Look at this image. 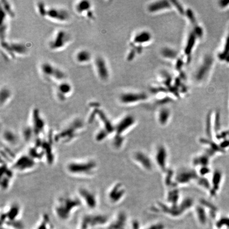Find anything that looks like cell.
<instances>
[{"label":"cell","instance_id":"e575fe53","mask_svg":"<svg viewBox=\"0 0 229 229\" xmlns=\"http://www.w3.org/2000/svg\"><path fill=\"white\" fill-rule=\"evenodd\" d=\"M228 31H229V29H228Z\"/></svg>","mask_w":229,"mask_h":229},{"label":"cell","instance_id":"7402d4cb","mask_svg":"<svg viewBox=\"0 0 229 229\" xmlns=\"http://www.w3.org/2000/svg\"><path fill=\"white\" fill-rule=\"evenodd\" d=\"M31 229H55L48 214L44 213L40 217L35 226Z\"/></svg>","mask_w":229,"mask_h":229},{"label":"cell","instance_id":"d6a6232c","mask_svg":"<svg viewBox=\"0 0 229 229\" xmlns=\"http://www.w3.org/2000/svg\"><path fill=\"white\" fill-rule=\"evenodd\" d=\"M147 229H163V226L162 224H156L150 226Z\"/></svg>","mask_w":229,"mask_h":229},{"label":"cell","instance_id":"f546056e","mask_svg":"<svg viewBox=\"0 0 229 229\" xmlns=\"http://www.w3.org/2000/svg\"><path fill=\"white\" fill-rule=\"evenodd\" d=\"M37 8L40 15L45 17L47 9L46 8L45 4L43 2H39L37 4Z\"/></svg>","mask_w":229,"mask_h":229},{"label":"cell","instance_id":"4fadbf2b","mask_svg":"<svg viewBox=\"0 0 229 229\" xmlns=\"http://www.w3.org/2000/svg\"><path fill=\"white\" fill-rule=\"evenodd\" d=\"M70 35L66 31L60 30L49 42V48L52 50L62 49L68 44L70 41Z\"/></svg>","mask_w":229,"mask_h":229},{"label":"cell","instance_id":"603a6c76","mask_svg":"<svg viewBox=\"0 0 229 229\" xmlns=\"http://www.w3.org/2000/svg\"><path fill=\"white\" fill-rule=\"evenodd\" d=\"M213 64V59L210 56H208L205 59L203 64L200 67L197 77L199 79H202L210 73Z\"/></svg>","mask_w":229,"mask_h":229},{"label":"cell","instance_id":"83f0119b","mask_svg":"<svg viewBox=\"0 0 229 229\" xmlns=\"http://www.w3.org/2000/svg\"><path fill=\"white\" fill-rule=\"evenodd\" d=\"M1 8L6 13L7 15L13 18L15 16V13L13 11L11 4L6 0L1 1Z\"/></svg>","mask_w":229,"mask_h":229},{"label":"cell","instance_id":"2e32d148","mask_svg":"<svg viewBox=\"0 0 229 229\" xmlns=\"http://www.w3.org/2000/svg\"><path fill=\"white\" fill-rule=\"evenodd\" d=\"M95 66L98 77L103 81L108 80L109 77V72L107 63L102 57L98 56L95 58Z\"/></svg>","mask_w":229,"mask_h":229},{"label":"cell","instance_id":"d6986e66","mask_svg":"<svg viewBox=\"0 0 229 229\" xmlns=\"http://www.w3.org/2000/svg\"><path fill=\"white\" fill-rule=\"evenodd\" d=\"M91 2L87 0L80 1L75 4V9L76 12L79 15H85L88 18L93 19L94 13L91 10Z\"/></svg>","mask_w":229,"mask_h":229},{"label":"cell","instance_id":"5bb4252c","mask_svg":"<svg viewBox=\"0 0 229 229\" xmlns=\"http://www.w3.org/2000/svg\"><path fill=\"white\" fill-rule=\"evenodd\" d=\"M46 17L57 21H67L70 19V14L66 10L57 8L47 9Z\"/></svg>","mask_w":229,"mask_h":229},{"label":"cell","instance_id":"30bf717a","mask_svg":"<svg viewBox=\"0 0 229 229\" xmlns=\"http://www.w3.org/2000/svg\"><path fill=\"white\" fill-rule=\"evenodd\" d=\"M126 195V190L122 183L113 184L107 190L106 197L108 203L111 205L119 204L122 201Z\"/></svg>","mask_w":229,"mask_h":229},{"label":"cell","instance_id":"ba28073f","mask_svg":"<svg viewBox=\"0 0 229 229\" xmlns=\"http://www.w3.org/2000/svg\"><path fill=\"white\" fill-rule=\"evenodd\" d=\"M83 205L89 211H97L99 205L98 192L90 187L81 185L78 187L75 192Z\"/></svg>","mask_w":229,"mask_h":229},{"label":"cell","instance_id":"3957f363","mask_svg":"<svg viewBox=\"0 0 229 229\" xmlns=\"http://www.w3.org/2000/svg\"><path fill=\"white\" fill-rule=\"evenodd\" d=\"M83 205L75 193H64L54 199L52 205L53 213L57 220L67 222L81 209Z\"/></svg>","mask_w":229,"mask_h":229},{"label":"cell","instance_id":"836d02e7","mask_svg":"<svg viewBox=\"0 0 229 229\" xmlns=\"http://www.w3.org/2000/svg\"><path fill=\"white\" fill-rule=\"evenodd\" d=\"M1 229H4V228H1Z\"/></svg>","mask_w":229,"mask_h":229},{"label":"cell","instance_id":"9a60e30c","mask_svg":"<svg viewBox=\"0 0 229 229\" xmlns=\"http://www.w3.org/2000/svg\"><path fill=\"white\" fill-rule=\"evenodd\" d=\"M133 158L135 162H136L141 168L147 171L152 170L153 167V160L150 159L145 153L141 151L136 152L133 154Z\"/></svg>","mask_w":229,"mask_h":229},{"label":"cell","instance_id":"e0dca14e","mask_svg":"<svg viewBox=\"0 0 229 229\" xmlns=\"http://www.w3.org/2000/svg\"><path fill=\"white\" fill-rule=\"evenodd\" d=\"M153 160L161 170H165L168 160V152L165 147L161 145L156 148Z\"/></svg>","mask_w":229,"mask_h":229},{"label":"cell","instance_id":"6da1fadb","mask_svg":"<svg viewBox=\"0 0 229 229\" xmlns=\"http://www.w3.org/2000/svg\"><path fill=\"white\" fill-rule=\"evenodd\" d=\"M98 160L93 157L74 158L65 163V172L71 177L79 179H90L98 174Z\"/></svg>","mask_w":229,"mask_h":229},{"label":"cell","instance_id":"d4e9b609","mask_svg":"<svg viewBox=\"0 0 229 229\" xmlns=\"http://www.w3.org/2000/svg\"><path fill=\"white\" fill-rule=\"evenodd\" d=\"M92 55L89 51L82 49L80 51L75 55V60L79 64H86L91 60Z\"/></svg>","mask_w":229,"mask_h":229},{"label":"cell","instance_id":"7a4b0ae2","mask_svg":"<svg viewBox=\"0 0 229 229\" xmlns=\"http://www.w3.org/2000/svg\"><path fill=\"white\" fill-rule=\"evenodd\" d=\"M86 123L80 117H75L55 131H52V137L55 144L68 145L75 142L84 135Z\"/></svg>","mask_w":229,"mask_h":229},{"label":"cell","instance_id":"ac0fdd59","mask_svg":"<svg viewBox=\"0 0 229 229\" xmlns=\"http://www.w3.org/2000/svg\"><path fill=\"white\" fill-rule=\"evenodd\" d=\"M1 139L6 145L10 147H15L18 145L20 139H21L20 134L11 129H6L1 134Z\"/></svg>","mask_w":229,"mask_h":229},{"label":"cell","instance_id":"9c48e42d","mask_svg":"<svg viewBox=\"0 0 229 229\" xmlns=\"http://www.w3.org/2000/svg\"><path fill=\"white\" fill-rule=\"evenodd\" d=\"M1 189L2 192H6L8 191L12 186L16 173L9 162L4 159L1 160Z\"/></svg>","mask_w":229,"mask_h":229},{"label":"cell","instance_id":"7c38bea8","mask_svg":"<svg viewBox=\"0 0 229 229\" xmlns=\"http://www.w3.org/2000/svg\"><path fill=\"white\" fill-rule=\"evenodd\" d=\"M1 46L12 58L15 57V55H26L28 51L27 46L21 43H8L5 40L1 41Z\"/></svg>","mask_w":229,"mask_h":229},{"label":"cell","instance_id":"4dcf8cb0","mask_svg":"<svg viewBox=\"0 0 229 229\" xmlns=\"http://www.w3.org/2000/svg\"><path fill=\"white\" fill-rule=\"evenodd\" d=\"M149 38H150V36L147 33H143V34H141V35L138 36V37H136V41H140V42H142V41H146V40H149Z\"/></svg>","mask_w":229,"mask_h":229},{"label":"cell","instance_id":"44dd1931","mask_svg":"<svg viewBox=\"0 0 229 229\" xmlns=\"http://www.w3.org/2000/svg\"><path fill=\"white\" fill-rule=\"evenodd\" d=\"M72 91V86L69 83L62 81L59 83L57 88V97L61 101H64L66 99V95Z\"/></svg>","mask_w":229,"mask_h":229},{"label":"cell","instance_id":"8fae6325","mask_svg":"<svg viewBox=\"0 0 229 229\" xmlns=\"http://www.w3.org/2000/svg\"><path fill=\"white\" fill-rule=\"evenodd\" d=\"M40 70L44 76L58 81H64L66 75L64 71L55 67L48 62H44L40 65Z\"/></svg>","mask_w":229,"mask_h":229},{"label":"cell","instance_id":"ffe728a7","mask_svg":"<svg viewBox=\"0 0 229 229\" xmlns=\"http://www.w3.org/2000/svg\"><path fill=\"white\" fill-rule=\"evenodd\" d=\"M126 216L123 212H120L113 219H110L106 229H126Z\"/></svg>","mask_w":229,"mask_h":229},{"label":"cell","instance_id":"277c9868","mask_svg":"<svg viewBox=\"0 0 229 229\" xmlns=\"http://www.w3.org/2000/svg\"><path fill=\"white\" fill-rule=\"evenodd\" d=\"M47 127L46 121L39 109L34 108L31 113L29 124L22 129L20 133L22 140L30 144L37 139L45 137L49 134Z\"/></svg>","mask_w":229,"mask_h":229},{"label":"cell","instance_id":"f1b7e54d","mask_svg":"<svg viewBox=\"0 0 229 229\" xmlns=\"http://www.w3.org/2000/svg\"><path fill=\"white\" fill-rule=\"evenodd\" d=\"M169 113L167 110H162L159 113V121L160 124L165 125L169 120Z\"/></svg>","mask_w":229,"mask_h":229},{"label":"cell","instance_id":"1f68e13d","mask_svg":"<svg viewBox=\"0 0 229 229\" xmlns=\"http://www.w3.org/2000/svg\"><path fill=\"white\" fill-rule=\"evenodd\" d=\"M219 6L221 9H226L229 8V1H222L219 2Z\"/></svg>","mask_w":229,"mask_h":229},{"label":"cell","instance_id":"52a82bcc","mask_svg":"<svg viewBox=\"0 0 229 229\" xmlns=\"http://www.w3.org/2000/svg\"><path fill=\"white\" fill-rule=\"evenodd\" d=\"M110 218L106 214L90 211L80 217L77 229H98L106 228Z\"/></svg>","mask_w":229,"mask_h":229},{"label":"cell","instance_id":"cb8c5ba5","mask_svg":"<svg viewBox=\"0 0 229 229\" xmlns=\"http://www.w3.org/2000/svg\"><path fill=\"white\" fill-rule=\"evenodd\" d=\"M218 57L220 60L229 65V31L224 38L222 49L219 53Z\"/></svg>","mask_w":229,"mask_h":229},{"label":"cell","instance_id":"8992f818","mask_svg":"<svg viewBox=\"0 0 229 229\" xmlns=\"http://www.w3.org/2000/svg\"><path fill=\"white\" fill-rule=\"evenodd\" d=\"M4 159L9 162L16 174H25L31 172L36 168L38 164L27 152L15 155L13 158L11 156H6Z\"/></svg>","mask_w":229,"mask_h":229},{"label":"cell","instance_id":"5b68a950","mask_svg":"<svg viewBox=\"0 0 229 229\" xmlns=\"http://www.w3.org/2000/svg\"><path fill=\"white\" fill-rule=\"evenodd\" d=\"M22 217V208L20 203L12 202L4 205L1 211V228L24 229V224Z\"/></svg>","mask_w":229,"mask_h":229},{"label":"cell","instance_id":"4316f807","mask_svg":"<svg viewBox=\"0 0 229 229\" xmlns=\"http://www.w3.org/2000/svg\"><path fill=\"white\" fill-rule=\"evenodd\" d=\"M11 96V92L9 89L4 88H2L0 92V102L1 106L6 104Z\"/></svg>","mask_w":229,"mask_h":229},{"label":"cell","instance_id":"484cf974","mask_svg":"<svg viewBox=\"0 0 229 229\" xmlns=\"http://www.w3.org/2000/svg\"><path fill=\"white\" fill-rule=\"evenodd\" d=\"M144 95L138 94H124L122 95L120 100L123 104H130L131 102H134V101H138L144 99Z\"/></svg>","mask_w":229,"mask_h":229}]
</instances>
